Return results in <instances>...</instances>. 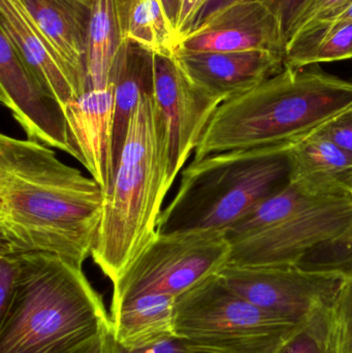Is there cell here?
Wrapping results in <instances>:
<instances>
[{
	"mask_svg": "<svg viewBox=\"0 0 352 353\" xmlns=\"http://www.w3.org/2000/svg\"><path fill=\"white\" fill-rule=\"evenodd\" d=\"M105 191L37 141L0 136V249L76 267L92 255Z\"/></svg>",
	"mask_w": 352,
	"mask_h": 353,
	"instance_id": "cell-1",
	"label": "cell"
},
{
	"mask_svg": "<svg viewBox=\"0 0 352 353\" xmlns=\"http://www.w3.org/2000/svg\"><path fill=\"white\" fill-rule=\"evenodd\" d=\"M0 353H110L113 325L82 268L48 253L19 255Z\"/></svg>",
	"mask_w": 352,
	"mask_h": 353,
	"instance_id": "cell-2",
	"label": "cell"
},
{
	"mask_svg": "<svg viewBox=\"0 0 352 353\" xmlns=\"http://www.w3.org/2000/svg\"><path fill=\"white\" fill-rule=\"evenodd\" d=\"M351 107V81L318 68L285 66L260 86L219 105L194 161L229 151L293 144Z\"/></svg>",
	"mask_w": 352,
	"mask_h": 353,
	"instance_id": "cell-3",
	"label": "cell"
},
{
	"mask_svg": "<svg viewBox=\"0 0 352 353\" xmlns=\"http://www.w3.org/2000/svg\"><path fill=\"white\" fill-rule=\"evenodd\" d=\"M169 188V134L151 91L130 119L91 255L112 283L154 238Z\"/></svg>",
	"mask_w": 352,
	"mask_h": 353,
	"instance_id": "cell-4",
	"label": "cell"
},
{
	"mask_svg": "<svg viewBox=\"0 0 352 353\" xmlns=\"http://www.w3.org/2000/svg\"><path fill=\"white\" fill-rule=\"evenodd\" d=\"M293 144L229 151L192 161L182 173L177 194L159 216L157 234H227L291 184Z\"/></svg>",
	"mask_w": 352,
	"mask_h": 353,
	"instance_id": "cell-5",
	"label": "cell"
},
{
	"mask_svg": "<svg viewBox=\"0 0 352 353\" xmlns=\"http://www.w3.org/2000/svg\"><path fill=\"white\" fill-rule=\"evenodd\" d=\"M298 325L248 302L218 275L176 299V335L198 353H276Z\"/></svg>",
	"mask_w": 352,
	"mask_h": 353,
	"instance_id": "cell-6",
	"label": "cell"
},
{
	"mask_svg": "<svg viewBox=\"0 0 352 353\" xmlns=\"http://www.w3.org/2000/svg\"><path fill=\"white\" fill-rule=\"evenodd\" d=\"M231 243L225 232L155 234L113 283L111 310L146 296L177 299L229 263Z\"/></svg>",
	"mask_w": 352,
	"mask_h": 353,
	"instance_id": "cell-7",
	"label": "cell"
},
{
	"mask_svg": "<svg viewBox=\"0 0 352 353\" xmlns=\"http://www.w3.org/2000/svg\"><path fill=\"white\" fill-rule=\"evenodd\" d=\"M352 230V193L318 199L271 228L229 240V263L241 267L297 265L306 255Z\"/></svg>",
	"mask_w": 352,
	"mask_h": 353,
	"instance_id": "cell-8",
	"label": "cell"
},
{
	"mask_svg": "<svg viewBox=\"0 0 352 353\" xmlns=\"http://www.w3.org/2000/svg\"><path fill=\"white\" fill-rule=\"evenodd\" d=\"M217 275L248 302L298 325L318 309L334 306L347 280L339 274L306 271L298 265H227Z\"/></svg>",
	"mask_w": 352,
	"mask_h": 353,
	"instance_id": "cell-9",
	"label": "cell"
},
{
	"mask_svg": "<svg viewBox=\"0 0 352 353\" xmlns=\"http://www.w3.org/2000/svg\"><path fill=\"white\" fill-rule=\"evenodd\" d=\"M153 97L169 134V183L194 153L223 97L196 84L176 55L153 53Z\"/></svg>",
	"mask_w": 352,
	"mask_h": 353,
	"instance_id": "cell-10",
	"label": "cell"
},
{
	"mask_svg": "<svg viewBox=\"0 0 352 353\" xmlns=\"http://www.w3.org/2000/svg\"><path fill=\"white\" fill-rule=\"evenodd\" d=\"M0 99L29 140L78 159L65 112L23 61L14 43L0 31Z\"/></svg>",
	"mask_w": 352,
	"mask_h": 353,
	"instance_id": "cell-11",
	"label": "cell"
},
{
	"mask_svg": "<svg viewBox=\"0 0 352 353\" xmlns=\"http://www.w3.org/2000/svg\"><path fill=\"white\" fill-rule=\"evenodd\" d=\"M287 34L281 21L262 1L235 4L182 41L179 50L196 53L266 50L284 55Z\"/></svg>",
	"mask_w": 352,
	"mask_h": 353,
	"instance_id": "cell-12",
	"label": "cell"
},
{
	"mask_svg": "<svg viewBox=\"0 0 352 353\" xmlns=\"http://www.w3.org/2000/svg\"><path fill=\"white\" fill-rule=\"evenodd\" d=\"M188 76L207 90L225 101L260 86L285 68L284 55L266 50L177 53Z\"/></svg>",
	"mask_w": 352,
	"mask_h": 353,
	"instance_id": "cell-13",
	"label": "cell"
},
{
	"mask_svg": "<svg viewBox=\"0 0 352 353\" xmlns=\"http://www.w3.org/2000/svg\"><path fill=\"white\" fill-rule=\"evenodd\" d=\"M72 145L105 191L113 180L114 84L90 88L64 108Z\"/></svg>",
	"mask_w": 352,
	"mask_h": 353,
	"instance_id": "cell-14",
	"label": "cell"
},
{
	"mask_svg": "<svg viewBox=\"0 0 352 353\" xmlns=\"http://www.w3.org/2000/svg\"><path fill=\"white\" fill-rule=\"evenodd\" d=\"M72 79L79 95L89 85L87 30L90 3L81 0H21Z\"/></svg>",
	"mask_w": 352,
	"mask_h": 353,
	"instance_id": "cell-15",
	"label": "cell"
},
{
	"mask_svg": "<svg viewBox=\"0 0 352 353\" xmlns=\"http://www.w3.org/2000/svg\"><path fill=\"white\" fill-rule=\"evenodd\" d=\"M0 14L1 30L43 88L63 109L80 97L63 64L21 0H0Z\"/></svg>",
	"mask_w": 352,
	"mask_h": 353,
	"instance_id": "cell-16",
	"label": "cell"
},
{
	"mask_svg": "<svg viewBox=\"0 0 352 353\" xmlns=\"http://www.w3.org/2000/svg\"><path fill=\"white\" fill-rule=\"evenodd\" d=\"M114 84L113 176L128 125L138 101L153 91V53L132 41H124L112 70Z\"/></svg>",
	"mask_w": 352,
	"mask_h": 353,
	"instance_id": "cell-17",
	"label": "cell"
},
{
	"mask_svg": "<svg viewBox=\"0 0 352 353\" xmlns=\"http://www.w3.org/2000/svg\"><path fill=\"white\" fill-rule=\"evenodd\" d=\"M175 302L169 296H141L111 310L114 341L136 350L177 337Z\"/></svg>",
	"mask_w": 352,
	"mask_h": 353,
	"instance_id": "cell-18",
	"label": "cell"
},
{
	"mask_svg": "<svg viewBox=\"0 0 352 353\" xmlns=\"http://www.w3.org/2000/svg\"><path fill=\"white\" fill-rule=\"evenodd\" d=\"M124 41L118 0H91L87 30V72L90 88H103L111 84L114 63Z\"/></svg>",
	"mask_w": 352,
	"mask_h": 353,
	"instance_id": "cell-19",
	"label": "cell"
},
{
	"mask_svg": "<svg viewBox=\"0 0 352 353\" xmlns=\"http://www.w3.org/2000/svg\"><path fill=\"white\" fill-rule=\"evenodd\" d=\"M291 181L309 180L349 190L351 153L318 134V130L291 145Z\"/></svg>",
	"mask_w": 352,
	"mask_h": 353,
	"instance_id": "cell-20",
	"label": "cell"
},
{
	"mask_svg": "<svg viewBox=\"0 0 352 353\" xmlns=\"http://www.w3.org/2000/svg\"><path fill=\"white\" fill-rule=\"evenodd\" d=\"M124 41L161 55H176L179 37L163 0H118Z\"/></svg>",
	"mask_w": 352,
	"mask_h": 353,
	"instance_id": "cell-21",
	"label": "cell"
},
{
	"mask_svg": "<svg viewBox=\"0 0 352 353\" xmlns=\"http://www.w3.org/2000/svg\"><path fill=\"white\" fill-rule=\"evenodd\" d=\"M349 190L334 188L309 180H293L280 192L260 203L227 232V240L254 234L293 215L322 197ZM351 192V191H349Z\"/></svg>",
	"mask_w": 352,
	"mask_h": 353,
	"instance_id": "cell-22",
	"label": "cell"
},
{
	"mask_svg": "<svg viewBox=\"0 0 352 353\" xmlns=\"http://www.w3.org/2000/svg\"><path fill=\"white\" fill-rule=\"evenodd\" d=\"M352 59V22L327 32H304L287 43L285 66L305 68Z\"/></svg>",
	"mask_w": 352,
	"mask_h": 353,
	"instance_id": "cell-23",
	"label": "cell"
},
{
	"mask_svg": "<svg viewBox=\"0 0 352 353\" xmlns=\"http://www.w3.org/2000/svg\"><path fill=\"white\" fill-rule=\"evenodd\" d=\"M276 353H342L334 306L314 311L283 341Z\"/></svg>",
	"mask_w": 352,
	"mask_h": 353,
	"instance_id": "cell-24",
	"label": "cell"
},
{
	"mask_svg": "<svg viewBox=\"0 0 352 353\" xmlns=\"http://www.w3.org/2000/svg\"><path fill=\"white\" fill-rule=\"evenodd\" d=\"M297 265L306 271L339 274L346 279L352 278V230L345 236L318 247Z\"/></svg>",
	"mask_w": 352,
	"mask_h": 353,
	"instance_id": "cell-25",
	"label": "cell"
},
{
	"mask_svg": "<svg viewBox=\"0 0 352 353\" xmlns=\"http://www.w3.org/2000/svg\"><path fill=\"white\" fill-rule=\"evenodd\" d=\"M341 2L342 0H304L287 25V43L312 23L330 14Z\"/></svg>",
	"mask_w": 352,
	"mask_h": 353,
	"instance_id": "cell-26",
	"label": "cell"
},
{
	"mask_svg": "<svg viewBox=\"0 0 352 353\" xmlns=\"http://www.w3.org/2000/svg\"><path fill=\"white\" fill-rule=\"evenodd\" d=\"M19 255L0 249V319L10 310L16 294L20 271Z\"/></svg>",
	"mask_w": 352,
	"mask_h": 353,
	"instance_id": "cell-27",
	"label": "cell"
},
{
	"mask_svg": "<svg viewBox=\"0 0 352 353\" xmlns=\"http://www.w3.org/2000/svg\"><path fill=\"white\" fill-rule=\"evenodd\" d=\"M334 310L340 333L341 350L342 353H352V278L347 279L343 286Z\"/></svg>",
	"mask_w": 352,
	"mask_h": 353,
	"instance_id": "cell-28",
	"label": "cell"
},
{
	"mask_svg": "<svg viewBox=\"0 0 352 353\" xmlns=\"http://www.w3.org/2000/svg\"><path fill=\"white\" fill-rule=\"evenodd\" d=\"M318 132L352 154V107L331 120Z\"/></svg>",
	"mask_w": 352,
	"mask_h": 353,
	"instance_id": "cell-29",
	"label": "cell"
},
{
	"mask_svg": "<svg viewBox=\"0 0 352 353\" xmlns=\"http://www.w3.org/2000/svg\"><path fill=\"white\" fill-rule=\"evenodd\" d=\"M110 353H198L194 352L183 339L179 337L163 340L152 345L146 347L136 348V350H126L118 345L115 341L112 342L111 352Z\"/></svg>",
	"mask_w": 352,
	"mask_h": 353,
	"instance_id": "cell-30",
	"label": "cell"
},
{
	"mask_svg": "<svg viewBox=\"0 0 352 353\" xmlns=\"http://www.w3.org/2000/svg\"><path fill=\"white\" fill-rule=\"evenodd\" d=\"M246 1H262V0H206L204 4H203L202 8L198 10V14L194 17V21H192L191 25H190L189 30H188L185 37L191 34L194 31L202 28L204 25L210 22L214 17L220 14L221 12L227 10V8H231V6H235V4Z\"/></svg>",
	"mask_w": 352,
	"mask_h": 353,
	"instance_id": "cell-31",
	"label": "cell"
},
{
	"mask_svg": "<svg viewBox=\"0 0 352 353\" xmlns=\"http://www.w3.org/2000/svg\"><path fill=\"white\" fill-rule=\"evenodd\" d=\"M206 0H178L177 12L174 19V26L182 43L189 30L194 17Z\"/></svg>",
	"mask_w": 352,
	"mask_h": 353,
	"instance_id": "cell-32",
	"label": "cell"
},
{
	"mask_svg": "<svg viewBox=\"0 0 352 353\" xmlns=\"http://www.w3.org/2000/svg\"><path fill=\"white\" fill-rule=\"evenodd\" d=\"M351 22H352V4L349 6L346 10L335 14V16L328 17V18L320 19V20L315 21V22L312 23L311 25H309L307 28L304 29L301 33L327 32V31L332 30V29L336 28V27ZM301 33H300V34H301Z\"/></svg>",
	"mask_w": 352,
	"mask_h": 353,
	"instance_id": "cell-33",
	"label": "cell"
},
{
	"mask_svg": "<svg viewBox=\"0 0 352 353\" xmlns=\"http://www.w3.org/2000/svg\"><path fill=\"white\" fill-rule=\"evenodd\" d=\"M304 0H262V3L270 8L271 12L281 21L287 34V25L291 17Z\"/></svg>",
	"mask_w": 352,
	"mask_h": 353,
	"instance_id": "cell-34",
	"label": "cell"
},
{
	"mask_svg": "<svg viewBox=\"0 0 352 353\" xmlns=\"http://www.w3.org/2000/svg\"><path fill=\"white\" fill-rule=\"evenodd\" d=\"M163 3H165V8H167L174 24V19H175L176 12H177L178 0H163Z\"/></svg>",
	"mask_w": 352,
	"mask_h": 353,
	"instance_id": "cell-35",
	"label": "cell"
},
{
	"mask_svg": "<svg viewBox=\"0 0 352 353\" xmlns=\"http://www.w3.org/2000/svg\"><path fill=\"white\" fill-rule=\"evenodd\" d=\"M352 4V0H342V2H341L340 4H339L338 6H337L336 8H335L334 10H332V12H330V14H326V16L322 17V18H328V17H332L335 16V14H339V12H343V10H346L347 8H349V6H351ZM320 19H318V20H320Z\"/></svg>",
	"mask_w": 352,
	"mask_h": 353,
	"instance_id": "cell-36",
	"label": "cell"
},
{
	"mask_svg": "<svg viewBox=\"0 0 352 353\" xmlns=\"http://www.w3.org/2000/svg\"><path fill=\"white\" fill-rule=\"evenodd\" d=\"M349 190H351V192L352 193V179L351 183H349Z\"/></svg>",
	"mask_w": 352,
	"mask_h": 353,
	"instance_id": "cell-37",
	"label": "cell"
},
{
	"mask_svg": "<svg viewBox=\"0 0 352 353\" xmlns=\"http://www.w3.org/2000/svg\"><path fill=\"white\" fill-rule=\"evenodd\" d=\"M81 1L87 2V3H90L91 0H81Z\"/></svg>",
	"mask_w": 352,
	"mask_h": 353,
	"instance_id": "cell-38",
	"label": "cell"
},
{
	"mask_svg": "<svg viewBox=\"0 0 352 353\" xmlns=\"http://www.w3.org/2000/svg\"></svg>",
	"mask_w": 352,
	"mask_h": 353,
	"instance_id": "cell-39",
	"label": "cell"
}]
</instances>
